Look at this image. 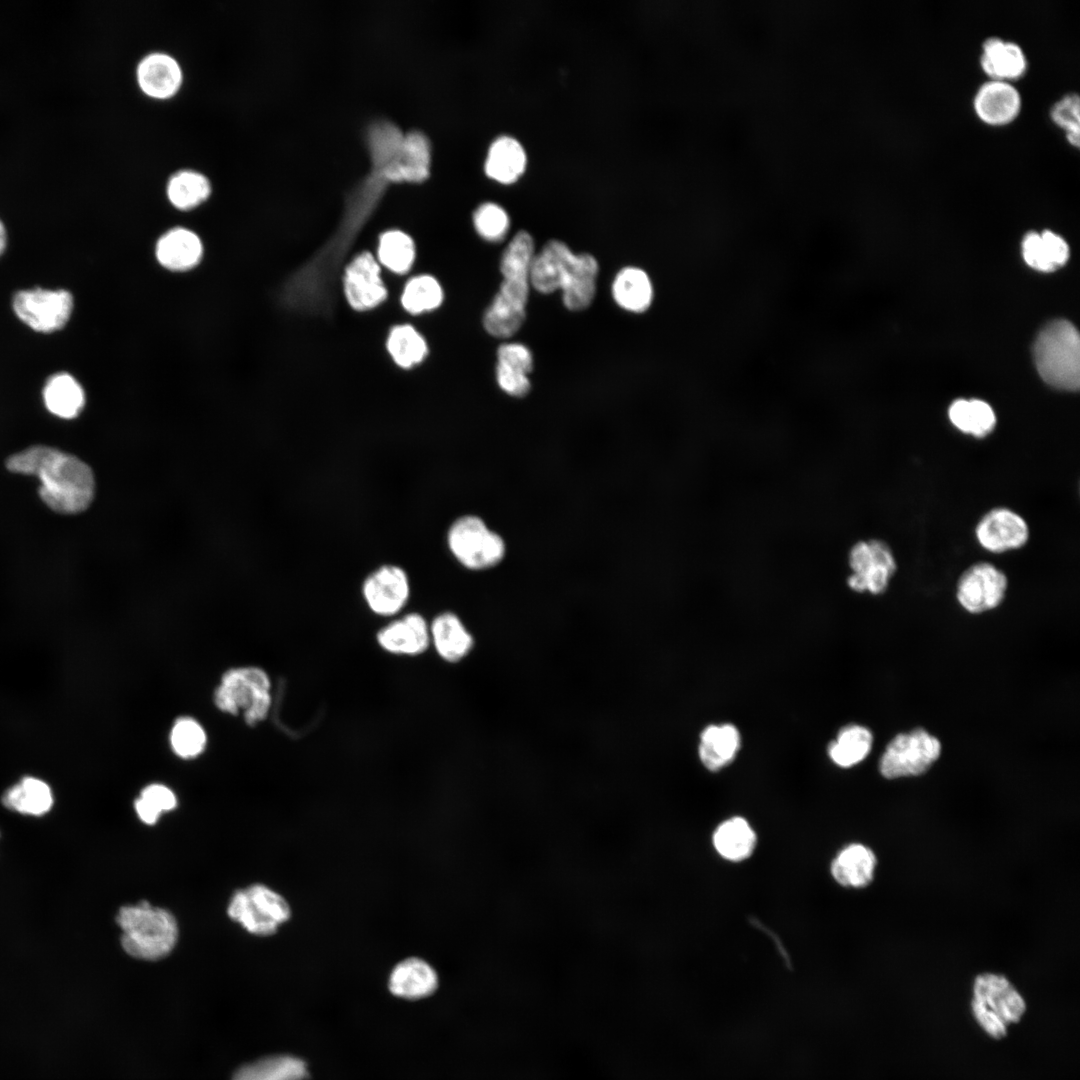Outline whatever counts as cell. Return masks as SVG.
Wrapping results in <instances>:
<instances>
[{
    "mask_svg": "<svg viewBox=\"0 0 1080 1080\" xmlns=\"http://www.w3.org/2000/svg\"><path fill=\"white\" fill-rule=\"evenodd\" d=\"M1034 359L1042 379L1064 390H1077L1080 383V341L1076 328L1066 320L1048 324L1034 344Z\"/></svg>",
    "mask_w": 1080,
    "mask_h": 1080,
    "instance_id": "cell-3",
    "label": "cell"
},
{
    "mask_svg": "<svg viewBox=\"0 0 1080 1080\" xmlns=\"http://www.w3.org/2000/svg\"><path fill=\"white\" fill-rule=\"evenodd\" d=\"M376 640L385 652L398 656H418L427 651L430 642L429 623L418 612L400 615L383 626Z\"/></svg>",
    "mask_w": 1080,
    "mask_h": 1080,
    "instance_id": "cell-15",
    "label": "cell"
},
{
    "mask_svg": "<svg viewBox=\"0 0 1080 1080\" xmlns=\"http://www.w3.org/2000/svg\"><path fill=\"white\" fill-rule=\"evenodd\" d=\"M1006 589V575L994 565L980 562L969 567L959 578L957 599L968 612L981 613L997 607Z\"/></svg>",
    "mask_w": 1080,
    "mask_h": 1080,
    "instance_id": "cell-13",
    "label": "cell"
},
{
    "mask_svg": "<svg viewBox=\"0 0 1080 1080\" xmlns=\"http://www.w3.org/2000/svg\"><path fill=\"white\" fill-rule=\"evenodd\" d=\"M740 746L741 735L735 725L710 724L700 733L698 757L707 770L717 772L736 758Z\"/></svg>",
    "mask_w": 1080,
    "mask_h": 1080,
    "instance_id": "cell-22",
    "label": "cell"
},
{
    "mask_svg": "<svg viewBox=\"0 0 1080 1080\" xmlns=\"http://www.w3.org/2000/svg\"><path fill=\"white\" fill-rule=\"evenodd\" d=\"M361 595L373 614L380 617H396L410 600V576L399 564H380L364 577Z\"/></svg>",
    "mask_w": 1080,
    "mask_h": 1080,
    "instance_id": "cell-9",
    "label": "cell"
},
{
    "mask_svg": "<svg viewBox=\"0 0 1080 1080\" xmlns=\"http://www.w3.org/2000/svg\"><path fill=\"white\" fill-rule=\"evenodd\" d=\"M849 564L853 571L848 579L849 587L872 594L883 593L897 569L891 549L880 540L856 543L850 550Z\"/></svg>",
    "mask_w": 1080,
    "mask_h": 1080,
    "instance_id": "cell-11",
    "label": "cell"
},
{
    "mask_svg": "<svg viewBox=\"0 0 1080 1080\" xmlns=\"http://www.w3.org/2000/svg\"><path fill=\"white\" fill-rule=\"evenodd\" d=\"M1021 95L1007 80L989 79L974 96L978 117L990 125H1003L1016 118L1021 109Z\"/></svg>",
    "mask_w": 1080,
    "mask_h": 1080,
    "instance_id": "cell-19",
    "label": "cell"
},
{
    "mask_svg": "<svg viewBox=\"0 0 1080 1080\" xmlns=\"http://www.w3.org/2000/svg\"><path fill=\"white\" fill-rule=\"evenodd\" d=\"M940 741L918 728L896 735L881 756L879 770L887 779L916 776L926 772L939 758Z\"/></svg>",
    "mask_w": 1080,
    "mask_h": 1080,
    "instance_id": "cell-8",
    "label": "cell"
},
{
    "mask_svg": "<svg viewBox=\"0 0 1080 1080\" xmlns=\"http://www.w3.org/2000/svg\"><path fill=\"white\" fill-rule=\"evenodd\" d=\"M403 160L395 163L391 176L419 179L426 175L428 168V145L425 138L412 133L402 143Z\"/></svg>",
    "mask_w": 1080,
    "mask_h": 1080,
    "instance_id": "cell-38",
    "label": "cell"
},
{
    "mask_svg": "<svg viewBox=\"0 0 1080 1080\" xmlns=\"http://www.w3.org/2000/svg\"><path fill=\"white\" fill-rule=\"evenodd\" d=\"M1052 120L1066 130L1068 141L1079 145L1080 138V102L1077 93H1068L1056 101L1050 109Z\"/></svg>",
    "mask_w": 1080,
    "mask_h": 1080,
    "instance_id": "cell-42",
    "label": "cell"
},
{
    "mask_svg": "<svg viewBox=\"0 0 1080 1080\" xmlns=\"http://www.w3.org/2000/svg\"><path fill=\"white\" fill-rule=\"evenodd\" d=\"M443 299L439 282L430 275L410 279L404 287L401 303L411 314H420L437 308Z\"/></svg>",
    "mask_w": 1080,
    "mask_h": 1080,
    "instance_id": "cell-37",
    "label": "cell"
},
{
    "mask_svg": "<svg viewBox=\"0 0 1080 1080\" xmlns=\"http://www.w3.org/2000/svg\"><path fill=\"white\" fill-rule=\"evenodd\" d=\"M170 741L174 752L182 758L199 755L206 744V734L198 722L191 718L178 719L171 731Z\"/></svg>",
    "mask_w": 1080,
    "mask_h": 1080,
    "instance_id": "cell-40",
    "label": "cell"
},
{
    "mask_svg": "<svg viewBox=\"0 0 1080 1080\" xmlns=\"http://www.w3.org/2000/svg\"><path fill=\"white\" fill-rule=\"evenodd\" d=\"M429 630L430 642L445 662L458 663L474 648L473 634L455 612L438 613L429 623Z\"/></svg>",
    "mask_w": 1080,
    "mask_h": 1080,
    "instance_id": "cell-21",
    "label": "cell"
},
{
    "mask_svg": "<svg viewBox=\"0 0 1080 1080\" xmlns=\"http://www.w3.org/2000/svg\"><path fill=\"white\" fill-rule=\"evenodd\" d=\"M13 309L18 318L33 330L50 333L61 329L68 321L73 309V297L63 289L19 291L13 297Z\"/></svg>",
    "mask_w": 1080,
    "mask_h": 1080,
    "instance_id": "cell-10",
    "label": "cell"
},
{
    "mask_svg": "<svg viewBox=\"0 0 1080 1080\" xmlns=\"http://www.w3.org/2000/svg\"><path fill=\"white\" fill-rule=\"evenodd\" d=\"M139 88L155 99L172 97L180 89L183 72L179 62L170 54L155 51L141 58L136 68Z\"/></svg>",
    "mask_w": 1080,
    "mask_h": 1080,
    "instance_id": "cell-18",
    "label": "cell"
},
{
    "mask_svg": "<svg viewBox=\"0 0 1080 1080\" xmlns=\"http://www.w3.org/2000/svg\"><path fill=\"white\" fill-rule=\"evenodd\" d=\"M116 921L122 930V947L134 958L158 960L167 956L176 945L177 921L166 909L142 901L122 907Z\"/></svg>",
    "mask_w": 1080,
    "mask_h": 1080,
    "instance_id": "cell-2",
    "label": "cell"
},
{
    "mask_svg": "<svg viewBox=\"0 0 1080 1080\" xmlns=\"http://www.w3.org/2000/svg\"><path fill=\"white\" fill-rule=\"evenodd\" d=\"M971 1006L979 1026L995 1039L1005 1036L1009 1025L1018 1022L1026 1008L1015 987L1004 976L992 973L975 979Z\"/></svg>",
    "mask_w": 1080,
    "mask_h": 1080,
    "instance_id": "cell-5",
    "label": "cell"
},
{
    "mask_svg": "<svg viewBox=\"0 0 1080 1080\" xmlns=\"http://www.w3.org/2000/svg\"><path fill=\"white\" fill-rule=\"evenodd\" d=\"M496 380L501 390L513 397H523L531 388L528 375L501 364L496 365Z\"/></svg>",
    "mask_w": 1080,
    "mask_h": 1080,
    "instance_id": "cell-44",
    "label": "cell"
},
{
    "mask_svg": "<svg viewBox=\"0 0 1080 1080\" xmlns=\"http://www.w3.org/2000/svg\"><path fill=\"white\" fill-rule=\"evenodd\" d=\"M1022 252L1029 266L1045 272L1064 265L1069 257L1066 241L1049 230L1027 233L1022 242Z\"/></svg>",
    "mask_w": 1080,
    "mask_h": 1080,
    "instance_id": "cell-28",
    "label": "cell"
},
{
    "mask_svg": "<svg viewBox=\"0 0 1080 1080\" xmlns=\"http://www.w3.org/2000/svg\"><path fill=\"white\" fill-rule=\"evenodd\" d=\"M980 64L991 79L1009 81L1025 72L1027 61L1016 42L991 36L983 42Z\"/></svg>",
    "mask_w": 1080,
    "mask_h": 1080,
    "instance_id": "cell-24",
    "label": "cell"
},
{
    "mask_svg": "<svg viewBox=\"0 0 1080 1080\" xmlns=\"http://www.w3.org/2000/svg\"><path fill=\"white\" fill-rule=\"evenodd\" d=\"M611 291L616 304L633 313L646 311L653 299L651 280L647 273L638 267L628 266L621 269L613 280Z\"/></svg>",
    "mask_w": 1080,
    "mask_h": 1080,
    "instance_id": "cell-27",
    "label": "cell"
},
{
    "mask_svg": "<svg viewBox=\"0 0 1080 1080\" xmlns=\"http://www.w3.org/2000/svg\"><path fill=\"white\" fill-rule=\"evenodd\" d=\"M215 704L223 712L233 715L243 711L249 725L262 721L271 705L267 674L256 667L237 668L226 672L216 690Z\"/></svg>",
    "mask_w": 1080,
    "mask_h": 1080,
    "instance_id": "cell-6",
    "label": "cell"
},
{
    "mask_svg": "<svg viewBox=\"0 0 1080 1080\" xmlns=\"http://www.w3.org/2000/svg\"><path fill=\"white\" fill-rule=\"evenodd\" d=\"M386 345L394 362L402 368L420 363L428 351L422 335L408 324L393 327Z\"/></svg>",
    "mask_w": 1080,
    "mask_h": 1080,
    "instance_id": "cell-35",
    "label": "cell"
},
{
    "mask_svg": "<svg viewBox=\"0 0 1080 1080\" xmlns=\"http://www.w3.org/2000/svg\"><path fill=\"white\" fill-rule=\"evenodd\" d=\"M6 467L14 473L36 476L41 483L40 498L55 512L80 513L94 498L91 468L76 456L56 448L29 447L9 457Z\"/></svg>",
    "mask_w": 1080,
    "mask_h": 1080,
    "instance_id": "cell-1",
    "label": "cell"
},
{
    "mask_svg": "<svg viewBox=\"0 0 1080 1080\" xmlns=\"http://www.w3.org/2000/svg\"><path fill=\"white\" fill-rule=\"evenodd\" d=\"M473 222L477 233L491 242L501 241L510 226L505 209L493 202L481 204L474 212Z\"/></svg>",
    "mask_w": 1080,
    "mask_h": 1080,
    "instance_id": "cell-41",
    "label": "cell"
},
{
    "mask_svg": "<svg viewBox=\"0 0 1080 1080\" xmlns=\"http://www.w3.org/2000/svg\"><path fill=\"white\" fill-rule=\"evenodd\" d=\"M872 744L873 735L868 728L849 724L838 731L836 738L828 745L827 754L836 766L850 768L868 756Z\"/></svg>",
    "mask_w": 1080,
    "mask_h": 1080,
    "instance_id": "cell-30",
    "label": "cell"
},
{
    "mask_svg": "<svg viewBox=\"0 0 1080 1080\" xmlns=\"http://www.w3.org/2000/svg\"><path fill=\"white\" fill-rule=\"evenodd\" d=\"M445 545L452 558L471 571L495 567L506 553L503 538L474 514H463L450 522L445 532Z\"/></svg>",
    "mask_w": 1080,
    "mask_h": 1080,
    "instance_id": "cell-4",
    "label": "cell"
},
{
    "mask_svg": "<svg viewBox=\"0 0 1080 1080\" xmlns=\"http://www.w3.org/2000/svg\"><path fill=\"white\" fill-rule=\"evenodd\" d=\"M46 408L54 415L71 419L79 415L85 404L81 385L69 374L52 376L43 390Z\"/></svg>",
    "mask_w": 1080,
    "mask_h": 1080,
    "instance_id": "cell-32",
    "label": "cell"
},
{
    "mask_svg": "<svg viewBox=\"0 0 1080 1080\" xmlns=\"http://www.w3.org/2000/svg\"><path fill=\"white\" fill-rule=\"evenodd\" d=\"M439 984L436 969L426 959L409 956L394 965L388 978L390 992L400 998L417 1000L433 994Z\"/></svg>",
    "mask_w": 1080,
    "mask_h": 1080,
    "instance_id": "cell-20",
    "label": "cell"
},
{
    "mask_svg": "<svg viewBox=\"0 0 1080 1080\" xmlns=\"http://www.w3.org/2000/svg\"><path fill=\"white\" fill-rule=\"evenodd\" d=\"M227 913L248 932L270 936L289 921L292 911L282 895L263 884H254L234 893Z\"/></svg>",
    "mask_w": 1080,
    "mask_h": 1080,
    "instance_id": "cell-7",
    "label": "cell"
},
{
    "mask_svg": "<svg viewBox=\"0 0 1080 1080\" xmlns=\"http://www.w3.org/2000/svg\"><path fill=\"white\" fill-rule=\"evenodd\" d=\"M378 259L388 270L403 274L413 265L415 246L412 238L399 230H390L379 238Z\"/></svg>",
    "mask_w": 1080,
    "mask_h": 1080,
    "instance_id": "cell-36",
    "label": "cell"
},
{
    "mask_svg": "<svg viewBox=\"0 0 1080 1080\" xmlns=\"http://www.w3.org/2000/svg\"><path fill=\"white\" fill-rule=\"evenodd\" d=\"M380 274V266L369 252L359 254L346 267L344 292L352 308L364 311L385 300L387 290Z\"/></svg>",
    "mask_w": 1080,
    "mask_h": 1080,
    "instance_id": "cell-14",
    "label": "cell"
},
{
    "mask_svg": "<svg viewBox=\"0 0 1080 1080\" xmlns=\"http://www.w3.org/2000/svg\"><path fill=\"white\" fill-rule=\"evenodd\" d=\"M497 364L529 375L533 369V356L522 343H504L497 350Z\"/></svg>",
    "mask_w": 1080,
    "mask_h": 1080,
    "instance_id": "cell-43",
    "label": "cell"
},
{
    "mask_svg": "<svg viewBox=\"0 0 1080 1080\" xmlns=\"http://www.w3.org/2000/svg\"><path fill=\"white\" fill-rule=\"evenodd\" d=\"M712 842L722 858L730 862H741L753 854L757 836L745 818L733 816L716 827Z\"/></svg>",
    "mask_w": 1080,
    "mask_h": 1080,
    "instance_id": "cell-25",
    "label": "cell"
},
{
    "mask_svg": "<svg viewBox=\"0 0 1080 1080\" xmlns=\"http://www.w3.org/2000/svg\"><path fill=\"white\" fill-rule=\"evenodd\" d=\"M876 857L873 851L860 843L842 848L830 865L833 879L847 888H863L873 879Z\"/></svg>",
    "mask_w": 1080,
    "mask_h": 1080,
    "instance_id": "cell-23",
    "label": "cell"
},
{
    "mask_svg": "<svg viewBox=\"0 0 1080 1080\" xmlns=\"http://www.w3.org/2000/svg\"><path fill=\"white\" fill-rule=\"evenodd\" d=\"M6 246V231L4 225L0 221V255L4 251Z\"/></svg>",
    "mask_w": 1080,
    "mask_h": 1080,
    "instance_id": "cell-45",
    "label": "cell"
},
{
    "mask_svg": "<svg viewBox=\"0 0 1080 1080\" xmlns=\"http://www.w3.org/2000/svg\"><path fill=\"white\" fill-rule=\"evenodd\" d=\"M155 258L160 266L171 272H186L199 265L204 245L193 230L177 226L165 231L156 241Z\"/></svg>",
    "mask_w": 1080,
    "mask_h": 1080,
    "instance_id": "cell-17",
    "label": "cell"
},
{
    "mask_svg": "<svg viewBox=\"0 0 1080 1080\" xmlns=\"http://www.w3.org/2000/svg\"><path fill=\"white\" fill-rule=\"evenodd\" d=\"M1029 537L1026 521L1008 508H995L985 514L976 526V538L986 550L995 553L1017 549Z\"/></svg>",
    "mask_w": 1080,
    "mask_h": 1080,
    "instance_id": "cell-16",
    "label": "cell"
},
{
    "mask_svg": "<svg viewBox=\"0 0 1080 1080\" xmlns=\"http://www.w3.org/2000/svg\"><path fill=\"white\" fill-rule=\"evenodd\" d=\"M306 1064L289 1055L269 1056L241 1067L232 1080H304Z\"/></svg>",
    "mask_w": 1080,
    "mask_h": 1080,
    "instance_id": "cell-33",
    "label": "cell"
},
{
    "mask_svg": "<svg viewBox=\"0 0 1080 1080\" xmlns=\"http://www.w3.org/2000/svg\"><path fill=\"white\" fill-rule=\"evenodd\" d=\"M3 805L21 814L40 816L53 804L50 787L42 780L25 777L2 796Z\"/></svg>",
    "mask_w": 1080,
    "mask_h": 1080,
    "instance_id": "cell-31",
    "label": "cell"
},
{
    "mask_svg": "<svg viewBox=\"0 0 1080 1080\" xmlns=\"http://www.w3.org/2000/svg\"><path fill=\"white\" fill-rule=\"evenodd\" d=\"M948 417L959 431L976 438L990 434L996 425L992 407L979 399H957L948 409Z\"/></svg>",
    "mask_w": 1080,
    "mask_h": 1080,
    "instance_id": "cell-34",
    "label": "cell"
},
{
    "mask_svg": "<svg viewBox=\"0 0 1080 1080\" xmlns=\"http://www.w3.org/2000/svg\"><path fill=\"white\" fill-rule=\"evenodd\" d=\"M211 182L203 173L193 169H181L172 174L166 184V195L173 207L192 210L204 203L211 195Z\"/></svg>",
    "mask_w": 1080,
    "mask_h": 1080,
    "instance_id": "cell-29",
    "label": "cell"
},
{
    "mask_svg": "<svg viewBox=\"0 0 1080 1080\" xmlns=\"http://www.w3.org/2000/svg\"><path fill=\"white\" fill-rule=\"evenodd\" d=\"M176 806L177 798L175 794L162 784L146 786L135 800L134 805L140 820L148 825L155 824L163 812L171 811Z\"/></svg>",
    "mask_w": 1080,
    "mask_h": 1080,
    "instance_id": "cell-39",
    "label": "cell"
},
{
    "mask_svg": "<svg viewBox=\"0 0 1080 1080\" xmlns=\"http://www.w3.org/2000/svg\"><path fill=\"white\" fill-rule=\"evenodd\" d=\"M599 266L588 253L575 254L564 244L559 258L558 290L562 291L564 306L581 311L592 303L596 293Z\"/></svg>",
    "mask_w": 1080,
    "mask_h": 1080,
    "instance_id": "cell-12",
    "label": "cell"
},
{
    "mask_svg": "<svg viewBox=\"0 0 1080 1080\" xmlns=\"http://www.w3.org/2000/svg\"><path fill=\"white\" fill-rule=\"evenodd\" d=\"M527 163L521 143L510 136L498 137L490 146L485 172L493 180L510 184L523 174Z\"/></svg>",
    "mask_w": 1080,
    "mask_h": 1080,
    "instance_id": "cell-26",
    "label": "cell"
}]
</instances>
